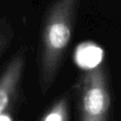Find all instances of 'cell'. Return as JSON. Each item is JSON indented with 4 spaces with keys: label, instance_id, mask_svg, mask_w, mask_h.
Instances as JSON below:
<instances>
[{
    "label": "cell",
    "instance_id": "cell-6",
    "mask_svg": "<svg viewBox=\"0 0 121 121\" xmlns=\"http://www.w3.org/2000/svg\"><path fill=\"white\" fill-rule=\"evenodd\" d=\"M13 29L6 19L0 21V56L10 46L13 38Z\"/></svg>",
    "mask_w": 121,
    "mask_h": 121
},
{
    "label": "cell",
    "instance_id": "cell-4",
    "mask_svg": "<svg viewBox=\"0 0 121 121\" xmlns=\"http://www.w3.org/2000/svg\"><path fill=\"white\" fill-rule=\"evenodd\" d=\"M102 56V49L92 43H84L75 51V62L83 70L94 68L101 64Z\"/></svg>",
    "mask_w": 121,
    "mask_h": 121
},
{
    "label": "cell",
    "instance_id": "cell-3",
    "mask_svg": "<svg viewBox=\"0 0 121 121\" xmlns=\"http://www.w3.org/2000/svg\"><path fill=\"white\" fill-rule=\"evenodd\" d=\"M26 50L13 55L0 74V121H16L14 108L20 94L26 68Z\"/></svg>",
    "mask_w": 121,
    "mask_h": 121
},
{
    "label": "cell",
    "instance_id": "cell-2",
    "mask_svg": "<svg viewBox=\"0 0 121 121\" xmlns=\"http://www.w3.org/2000/svg\"><path fill=\"white\" fill-rule=\"evenodd\" d=\"M74 88L80 121H108L111 91L103 63L82 71Z\"/></svg>",
    "mask_w": 121,
    "mask_h": 121
},
{
    "label": "cell",
    "instance_id": "cell-1",
    "mask_svg": "<svg viewBox=\"0 0 121 121\" xmlns=\"http://www.w3.org/2000/svg\"><path fill=\"white\" fill-rule=\"evenodd\" d=\"M80 0H54L46 13L39 50V82L46 94L59 74L71 37Z\"/></svg>",
    "mask_w": 121,
    "mask_h": 121
},
{
    "label": "cell",
    "instance_id": "cell-5",
    "mask_svg": "<svg viewBox=\"0 0 121 121\" xmlns=\"http://www.w3.org/2000/svg\"><path fill=\"white\" fill-rule=\"evenodd\" d=\"M40 121H69V107L67 97L63 96L55 101L49 111L43 116Z\"/></svg>",
    "mask_w": 121,
    "mask_h": 121
}]
</instances>
